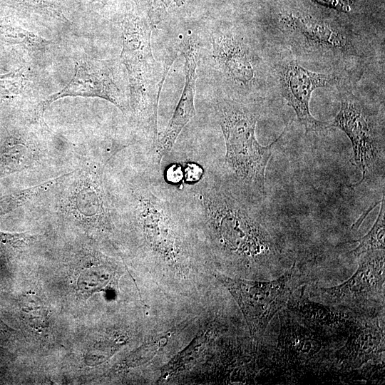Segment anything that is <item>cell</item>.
Listing matches in <instances>:
<instances>
[{
  "instance_id": "22",
  "label": "cell",
  "mask_w": 385,
  "mask_h": 385,
  "mask_svg": "<svg viewBox=\"0 0 385 385\" xmlns=\"http://www.w3.org/2000/svg\"><path fill=\"white\" fill-rule=\"evenodd\" d=\"M204 171L197 164L188 163L185 165L183 177L186 182L196 183L203 178Z\"/></svg>"
},
{
  "instance_id": "6",
  "label": "cell",
  "mask_w": 385,
  "mask_h": 385,
  "mask_svg": "<svg viewBox=\"0 0 385 385\" xmlns=\"http://www.w3.org/2000/svg\"><path fill=\"white\" fill-rule=\"evenodd\" d=\"M356 272L343 284L314 290V296L325 305L369 312L384 302V250L361 255Z\"/></svg>"
},
{
  "instance_id": "3",
  "label": "cell",
  "mask_w": 385,
  "mask_h": 385,
  "mask_svg": "<svg viewBox=\"0 0 385 385\" xmlns=\"http://www.w3.org/2000/svg\"><path fill=\"white\" fill-rule=\"evenodd\" d=\"M137 220L147 245L153 252L170 265L180 262L185 255L178 231L175 205L156 185L144 184L132 191Z\"/></svg>"
},
{
  "instance_id": "14",
  "label": "cell",
  "mask_w": 385,
  "mask_h": 385,
  "mask_svg": "<svg viewBox=\"0 0 385 385\" xmlns=\"http://www.w3.org/2000/svg\"><path fill=\"white\" fill-rule=\"evenodd\" d=\"M40 157L41 150L31 138L21 134L7 136L0 145V178L31 167Z\"/></svg>"
},
{
  "instance_id": "23",
  "label": "cell",
  "mask_w": 385,
  "mask_h": 385,
  "mask_svg": "<svg viewBox=\"0 0 385 385\" xmlns=\"http://www.w3.org/2000/svg\"><path fill=\"white\" fill-rule=\"evenodd\" d=\"M183 178L182 168L178 165H173L167 171V178L169 182L176 183L180 182Z\"/></svg>"
},
{
  "instance_id": "5",
  "label": "cell",
  "mask_w": 385,
  "mask_h": 385,
  "mask_svg": "<svg viewBox=\"0 0 385 385\" xmlns=\"http://www.w3.org/2000/svg\"><path fill=\"white\" fill-rule=\"evenodd\" d=\"M150 31L140 19L123 23L121 58L128 73L130 108L135 118L145 120L157 114L158 95L152 90L155 61L150 46Z\"/></svg>"
},
{
  "instance_id": "9",
  "label": "cell",
  "mask_w": 385,
  "mask_h": 385,
  "mask_svg": "<svg viewBox=\"0 0 385 385\" xmlns=\"http://www.w3.org/2000/svg\"><path fill=\"white\" fill-rule=\"evenodd\" d=\"M93 160L77 173L68 189L64 204L76 218L98 225H107L110 220L109 207L103 187V172L112 157Z\"/></svg>"
},
{
  "instance_id": "8",
  "label": "cell",
  "mask_w": 385,
  "mask_h": 385,
  "mask_svg": "<svg viewBox=\"0 0 385 385\" xmlns=\"http://www.w3.org/2000/svg\"><path fill=\"white\" fill-rule=\"evenodd\" d=\"M67 96L101 98L114 104L124 113L128 111L127 101L111 71L106 66L91 60L76 61L74 74L64 88L37 105L34 115L35 120H42L45 111L53 102Z\"/></svg>"
},
{
  "instance_id": "21",
  "label": "cell",
  "mask_w": 385,
  "mask_h": 385,
  "mask_svg": "<svg viewBox=\"0 0 385 385\" xmlns=\"http://www.w3.org/2000/svg\"><path fill=\"white\" fill-rule=\"evenodd\" d=\"M31 236L26 233H9L0 231V249L4 247H16L26 244Z\"/></svg>"
},
{
  "instance_id": "15",
  "label": "cell",
  "mask_w": 385,
  "mask_h": 385,
  "mask_svg": "<svg viewBox=\"0 0 385 385\" xmlns=\"http://www.w3.org/2000/svg\"><path fill=\"white\" fill-rule=\"evenodd\" d=\"M209 330L202 332L196 336L192 342L183 349L180 353L176 355L162 370L161 379L175 374L191 366L196 359H197L205 346L210 339Z\"/></svg>"
},
{
  "instance_id": "17",
  "label": "cell",
  "mask_w": 385,
  "mask_h": 385,
  "mask_svg": "<svg viewBox=\"0 0 385 385\" xmlns=\"http://www.w3.org/2000/svg\"><path fill=\"white\" fill-rule=\"evenodd\" d=\"M0 41L18 44L31 50L43 48L48 41L37 34L0 19Z\"/></svg>"
},
{
  "instance_id": "2",
  "label": "cell",
  "mask_w": 385,
  "mask_h": 385,
  "mask_svg": "<svg viewBox=\"0 0 385 385\" xmlns=\"http://www.w3.org/2000/svg\"><path fill=\"white\" fill-rule=\"evenodd\" d=\"M220 125L225 142L224 165L234 181L243 190L263 193L267 165L273 146L285 133L286 128L274 142L260 145L255 135L258 113L235 102L218 106Z\"/></svg>"
},
{
  "instance_id": "7",
  "label": "cell",
  "mask_w": 385,
  "mask_h": 385,
  "mask_svg": "<svg viewBox=\"0 0 385 385\" xmlns=\"http://www.w3.org/2000/svg\"><path fill=\"white\" fill-rule=\"evenodd\" d=\"M342 130L349 138L353 149L352 163L362 173L359 185L374 170L381 157L382 143L375 121L365 106L354 95H344L339 113L328 124Z\"/></svg>"
},
{
  "instance_id": "12",
  "label": "cell",
  "mask_w": 385,
  "mask_h": 385,
  "mask_svg": "<svg viewBox=\"0 0 385 385\" xmlns=\"http://www.w3.org/2000/svg\"><path fill=\"white\" fill-rule=\"evenodd\" d=\"M282 29L315 48L333 51L349 50V38L329 23L299 12H287L280 17Z\"/></svg>"
},
{
  "instance_id": "10",
  "label": "cell",
  "mask_w": 385,
  "mask_h": 385,
  "mask_svg": "<svg viewBox=\"0 0 385 385\" xmlns=\"http://www.w3.org/2000/svg\"><path fill=\"white\" fill-rule=\"evenodd\" d=\"M339 81L332 73L311 71L301 66L297 61L285 63L280 73L282 95L297 115L307 132L319 131L327 123L317 120L309 110L312 92L318 88L331 87Z\"/></svg>"
},
{
  "instance_id": "13",
  "label": "cell",
  "mask_w": 385,
  "mask_h": 385,
  "mask_svg": "<svg viewBox=\"0 0 385 385\" xmlns=\"http://www.w3.org/2000/svg\"><path fill=\"white\" fill-rule=\"evenodd\" d=\"M213 54L221 68L235 81L245 85L256 76L252 57L245 45L232 35L212 37Z\"/></svg>"
},
{
  "instance_id": "11",
  "label": "cell",
  "mask_w": 385,
  "mask_h": 385,
  "mask_svg": "<svg viewBox=\"0 0 385 385\" xmlns=\"http://www.w3.org/2000/svg\"><path fill=\"white\" fill-rule=\"evenodd\" d=\"M185 81V86L175 112L162 135L155 142V159L160 162L170 152L181 130L195 115V93L196 74V46L190 39L184 46Z\"/></svg>"
},
{
  "instance_id": "20",
  "label": "cell",
  "mask_w": 385,
  "mask_h": 385,
  "mask_svg": "<svg viewBox=\"0 0 385 385\" xmlns=\"http://www.w3.org/2000/svg\"><path fill=\"white\" fill-rule=\"evenodd\" d=\"M170 335L171 334L169 332L158 339L145 344L142 348L138 349L135 354L129 357V361L135 364H142L150 361L162 347L165 346Z\"/></svg>"
},
{
  "instance_id": "1",
  "label": "cell",
  "mask_w": 385,
  "mask_h": 385,
  "mask_svg": "<svg viewBox=\"0 0 385 385\" xmlns=\"http://www.w3.org/2000/svg\"><path fill=\"white\" fill-rule=\"evenodd\" d=\"M192 196L210 237L225 252L247 260L273 252L269 234L249 207L222 185L203 177Z\"/></svg>"
},
{
  "instance_id": "18",
  "label": "cell",
  "mask_w": 385,
  "mask_h": 385,
  "mask_svg": "<svg viewBox=\"0 0 385 385\" xmlns=\"http://www.w3.org/2000/svg\"><path fill=\"white\" fill-rule=\"evenodd\" d=\"M384 197L381 200V208L377 219L369 232L361 239L358 246L352 251L355 256L364 253L384 250Z\"/></svg>"
},
{
  "instance_id": "4",
  "label": "cell",
  "mask_w": 385,
  "mask_h": 385,
  "mask_svg": "<svg viewBox=\"0 0 385 385\" xmlns=\"http://www.w3.org/2000/svg\"><path fill=\"white\" fill-rule=\"evenodd\" d=\"M237 302L250 334L260 338L275 314L286 304L300 284V274L294 265L279 279L270 282L248 281L215 274Z\"/></svg>"
},
{
  "instance_id": "16",
  "label": "cell",
  "mask_w": 385,
  "mask_h": 385,
  "mask_svg": "<svg viewBox=\"0 0 385 385\" xmlns=\"http://www.w3.org/2000/svg\"><path fill=\"white\" fill-rule=\"evenodd\" d=\"M72 173L61 175V176L51 179L43 183L0 197V215L9 213L18 207H20L33 197L39 195L63 180L72 174Z\"/></svg>"
},
{
  "instance_id": "19",
  "label": "cell",
  "mask_w": 385,
  "mask_h": 385,
  "mask_svg": "<svg viewBox=\"0 0 385 385\" xmlns=\"http://www.w3.org/2000/svg\"><path fill=\"white\" fill-rule=\"evenodd\" d=\"M29 76L26 67L0 75V100L14 98L28 86Z\"/></svg>"
}]
</instances>
